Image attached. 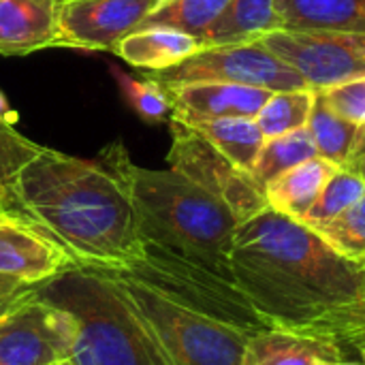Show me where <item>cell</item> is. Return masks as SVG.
<instances>
[{
    "mask_svg": "<svg viewBox=\"0 0 365 365\" xmlns=\"http://www.w3.org/2000/svg\"><path fill=\"white\" fill-rule=\"evenodd\" d=\"M60 365H68V364H60Z\"/></svg>",
    "mask_w": 365,
    "mask_h": 365,
    "instance_id": "cell-34",
    "label": "cell"
},
{
    "mask_svg": "<svg viewBox=\"0 0 365 365\" xmlns=\"http://www.w3.org/2000/svg\"><path fill=\"white\" fill-rule=\"evenodd\" d=\"M310 229L338 255L365 265V197L340 216Z\"/></svg>",
    "mask_w": 365,
    "mask_h": 365,
    "instance_id": "cell-26",
    "label": "cell"
},
{
    "mask_svg": "<svg viewBox=\"0 0 365 365\" xmlns=\"http://www.w3.org/2000/svg\"><path fill=\"white\" fill-rule=\"evenodd\" d=\"M68 365H71V364H68Z\"/></svg>",
    "mask_w": 365,
    "mask_h": 365,
    "instance_id": "cell-35",
    "label": "cell"
},
{
    "mask_svg": "<svg viewBox=\"0 0 365 365\" xmlns=\"http://www.w3.org/2000/svg\"><path fill=\"white\" fill-rule=\"evenodd\" d=\"M6 214H19V212H17L11 188L0 184V216H6Z\"/></svg>",
    "mask_w": 365,
    "mask_h": 365,
    "instance_id": "cell-30",
    "label": "cell"
},
{
    "mask_svg": "<svg viewBox=\"0 0 365 365\" xmlns=\"http://www.w3.org/2000/svg\"><path fill=\"white\" fill-rule=\"evenodd\" d=\"M259 43L293 66L314 92L365 77V34L282 28Z\"/></svg>",
    "mask_w": 365,
    "mask_h": 365,
    "instance_id": "cell-9",
    "label": "cell"
},
{
    "mask_svg": "<svg viewBox=\"0 0 365 365\" xmlns=\"http://www.w3.org/2000/svg\"><path fill=\"white\" fill-rule=\"evenodd\" d=\"M314 156H319L317 143H314L308 126H304V128L284 133L280 137L265 139V143L257 156V163L252 167V175L265 188V184H269L284 171H289Z\"/></svg>",
    "mask_w": 365,
    "mask_h": 365,
    "instance_id": "cell-21",
    "label": "cell"
},
{
    "mask_svg": "<svg viewBox=\"0 0 365 365\" xmlns=\"http://www.w3.org/2000/svg\"><path fill=\"white\" fill-rule=\"evenodd\" d=\"M120 92L128 107L148 124H160L169 122L173 115V103L165 86L150 77H135L128 73H122L120 68H111Z\"/></svg>",
    "mask_w": 365,
    "mask_h": 365,
    "instance_id": "cell-23",
    "label": "cell"
},
{
    "mask_svg": "<svg viewBox=\"0 0 365 365\" xmlns=\"http://www.w3.org/2000/svg\"><path fill=\"white\" fill-rule=\"evenodd\" d=\"M231 0H171L158 9L145 26H171L203 38Z\"/></svg>",
    "mask_w": 365,
    "mask_h": 365,
    "instance_id": "cell-24",
    "label": "cell"
},
{
    "mask_svg": "<svg viewBox=\"0 0 365 365\" xmlns=\"http://www.w3.org/2000/svg\"><path fill=\"white\" fill-rule=\"evenodd\" d=\"M274 30H282L276 0H231L201 41L205 47L250 43Z\"/></svg>",
    "mask_w": 365,
    "mask_h": 365,
    "instance_id": "cell-18",
    "label": "cell"
},
{
    "mask_svg": "<svg viewBox=\"0 0 365 365\" xmlns=\"http://www.w3.org/2000/svg\"><path fill=\"white\" fill-rule=\"evenodd\" d=\"M314 101H317V92L310 88L274 92L257 113L255 122L259 124L265 139L280 137L284 133L308 126V118L314 107Z\"/></svg>",
    "mask_w": 365,
    "mask_h": 365,
    "instance_id": "cell-22",
    "label": "cell"
},
{
    "mask_svg": "<svg viewBox=\"0 0 365 365\" xmlns=\"http://www.w3.org/2000/svg\"><path fill=\"white\" fill-rule=\"evenodd\" d=\"M45 148L24 137L15 122L0 120V184L11 186L19 171L34 160Z\"/></svg>",
    "mask_w": 365,
    "mask_h": 365,
    "instance_id": "cell-27",
    "label": "cell"
},
{
    "mask_svg": "<svg viewBox=\"0 0 365 365\" xmlns=\"http://www.w3.org/2000/svg\"><path fill=\"white\" fill-rule=\"evenodd\" d=\"M0 120H11V122H15V113L11 111V107H9V103H6V98H4L2 92H0Z\"/></svg>",
    "mask_w": 365,
    "mask_h": 365,
    "instance_id": "cell-31",
    "label": "cell"
},
{
    "mask_svg": "<svg viewBox=\"0 0 365 365\" xmlns=\"http://www.w3.org/2000/svg\"><path fill=\"white\" fill-rule=\"evenodd\" d=\"M64 0H0V56L53 47Z\"/></svg>",
    "mask_w": 365,
    "mask_h": 365,
    "instance_id": "cell-13",
    "label": "cell"
},
{
    "mask_svg": "<svg viewBox=\"0 0 365 365\" xmlns=\"http://www.w3.org/2000/svg\"><path fill=\"white\" fill-rule=\"evenodd\" d=\"M308 130L312 133V139L317 143V152L321 158L338 165L340 169L349 167L359 124L329 109L319 92H317V101L308 118Z\"/></svg>",
    "mask_w": 365,
    "mask_h": 365,
    "instance_id": "cell-20",
    "label": "cell"
},
{
    "mask_svg": "<svg viewBox=\"0 0 365 365\" xmlns=\"http://www.w3.org/2000/svg\"><path fill=\"white\" fill-rule=\"evenodd\" d=\"M101 272L122 289L171 365H242L248 342L272 329L231 278L152 246L137 263Z\"/></svg>",
    "mask_w": 365,
    "mask_h": 365,
    "instance_id": "cell-3",
    "label": "cell"
},
{
    "mask_svg": "<svg viewBox=\"0 0 365 365\" xmlns=\"http://www.w3.org/2000/svg\"><path fill=\"white\" fill-rule=\"evenodd\" d=\"M36 293L66 310L75 323L71 365H171L105 272L75 265Z\"/></svg>",
    "mask_w": 365,
    "mask_h": 365,
    "instance_id": "cell-5",
    "label": "cell"
},
{
    "mask_svg": "<svg viewBox=\"0 0 365 365\" xmlns=\"http://www.w3.org/2000/svg\"><path fill=\"white\" fill-rule=\"evenodd\" d=\"M13 302H15V299H9V297H0V314H2V312H4V310H6V308H9V306L13 304Z\"/></svg>",
    "mask_w": 365,
    "mask_h": 365,
    "instance_id": "cell-33",
    "label": "cell"
},
{
    "mask_svg": "<svg viewBox=\"0 0 365 365\" xmlns=\"http://www.w3.org/2000/svg\"><path fill=\"white\" fill-rule=\"evenodd\" d=\"M284 30L365 34V0H276Z\"/></svg>",
    "mask_w": 365,
    "mask_h": 365,
    "instance_id": "cell-17",
    "label": "cell"
},
{
    "mask_svg": "<svg viewBox=\"0 0 365 365\" xmlns=\"http://www.w3.org/2000/svg\"><path fill=\"white\" fill-rule=\"evenodd\" d=\"M68 267L71 255L21 214L0 216V297L32 293Z\"/></svg>",
    "mask_w": 365,
    "mask_h": 365,
    "instance_id": "cell-10",
    "label": "cell"
},
{
    "mask_svg": "<svg viewBox=\"0 0 365 365\" xmlns=\"http://www.w3.org/2000/svg\"><path fill=\"white\" fill-rule=\"evenodd\" d=\"M120 139L96 158L45 148L11 182L17 212L64 248L77 267L122 269L145 255Z\"/></svg>",
    "mask_w": 365,
    "mask_h": 365,
    "instance_id": "cell-2",
    "label": "cell"
},
{
    "mask_svg": "<svg viewBox=\"0 0 365 365\" xmlns=\"http://www.w3.org/2000/svg\"><path fill=\"white\" fill-rule=\"evenodd\" d=\"M323 365H365V359H359V361H351V359H331V361H325Z\"/></svg>",
    "mask_w": 365,
    "mask_h": 365,
    "instance_id": "cell-32",
    "label": "cell"
},
{
    "mask_svg": "<svg viewBox=\"0 0 365 365\" xmlns=\"http://www.w3.org/2000/svg\"><path fill=\"white\" fill-rule=\"evenodd\" d=\"M169 128L173 139L167 160L173 171L225 203L237 222H244L267 207L265 188L250 171L237 167L192 126L169 120Z\"/></svg>",
    "mask_w": 365,
    "mask_h": 365,
    "instance_id": "cell-7",
    "label": "cell"
},
{
    "mask_svg": "<svg viewBox=\"0 0 365 365\" xmlns=\"http://www.w3.org/2000/svg\"><path fill=\"white\" fill-rule=\"evenodd\" d=\"M171 103L173 115L171 120L192 124L201 120L216 118H257L261 107L274 94L272 90L225 83V81H197L184 86H165Z\"/></svg>",
    "mask_w": 365,
    "mask_h": 365,
    "instance_id": "cell-12",
    "label": "cell"
},
{
    "mask_svg": "<svg viewBox=\"0 0 365 365\" xmlns=\"http://www.w3.org/2000/svg\"><path fill=\"white\" fill-rule=\"evenodd\" d=\"M338 169H340L338 165H334L321 156H314V158L284 171L282 175H278L276 180L265 184L267 207L278 214H284L289 218L302 220L308 214V210L314 205V201L319 199L327 180Z\"/></svg>",
    "mask_w": 365,
    "mask_h": 365,
    "instance_id": "cell-16",
    "label": "cell"
},
{
    "mask_svg": "<svg viewBox=\"0 0 365 365\" xmlns=\"http://www.w3.org/2000/svg\"><path fill=\"white\" fill-rule=\"evenodd\" d=\"M73 340L71 314L36 291L17 297L0 314V365L68 364Z\"/></svg>",
    "mask_w": 365,
    "mask_h": 365,
    "instance_id": "cell-8",
    "label": "cell"
},
{
    "mask_svg": "<svg viewBox=\"0 0 365 365\" xmlns=\"http://www.w3.org/2000/svg\"><path fill=\"white\" fill-rule=\"evenodd\" d=\"M342 357L344 346L338 342L269 329L248 342L242 365H323Z\"/></svg>",
    "mask_w": 365,
    "mask_h": 365,
    "instance_id": "cell-15",
    "label": "cell"
},
{
    "mask_svg": "<svg viewBox=\"0 0 365 365\" xmlns=\"http://www.w3.org/2000/svg\"><path fill=\"white\" fill-rule=\"evenodd\" d=\"M199 130L212 145H216L227 158H231L237 167L252 173L257 156L265 143V137L255 122V118H216V120H201L188 124Z\"/></svg>",
    "mask_w": 365,
    "mask_h": 365,
    "instance_id": "cell-19",
    "label": "cell"
},
{
    "mask_svg": "<svg viewBox=\"0 0 365 365\" xmlns=\"http://www.w3.org/2000/svg\"><path fill=\"white\" fill-rule=\"evenodd\" d=\"M171 0H64L53 47L113 51Z\"/></svg>",
    "mask_w": 365,
    "mask_h": 365,
    "instance_id": "cell-11",
    "label": "cell"
},
{
    "mask_svg": "<svg viewBox=\"0 0 365 365\" xmlns=\"http://www.w3.org/2000/svg\"><path fill=\"white\" fill-rule=\"evenodd\" d=\"M229 274L278 331L342 344L365 325V265L269 207L237 225Z\"/></svg>",
    "mask_w": 365,
    "mask_h": 365,
    "instance_id": "cell-1",
    "label": "cell"
},
{
    "mask_svg": "<svg viewBox=\"0 0 365 365\" xmlns=\"http://www.w3.org/2000/svg\"><path fill=\"white\" fill-rule=\"evenodd\" d=\"M126 178L145 246L231 278L229 250L240 222L225 203L182 173L137 167L130 156Z\"/></svg>",
    "mask_w": 365,
    "mask_h": 365,
    "instance_id": "cell-4",
    "label": "cell"
},
{
    "mask_svg": "<svg viewBox=\"0 0 365 365\" xmlns=\"http://www.w3.org/2000/svg\"><path fill=\"white\" fill-rule=\"evenodd\" d=\"M342 346H344V349H353V351L359 355V359H365V325L357 327V329L351 331L349 336H344Z\"/></svg>",
    "mask_w": 365,
    "mask_h": 365,
    "instance_id": "cell-29",
    "label": "cell"
},
{
    "mask_svg": "<svg viewBox=\"0 0 365 365\" xmlns=\"http://www.w3.org/2000/svg\"><path fill=\"white\" fill-rule=\"evenodd\" d=\"M319 94L338 115L355 124H365V77L319 90Z\"/></svg>",
    "mask_w": 365,
    "mask_h": 365,
    "instance_id": "cell-28",
    "label": "cell"
},
{
    "mask_svg": "<svg viewBox=\"0 0 365 365\" xmlns=\"http://www.w3.org/2000/svg\"><path fill=\"white\" fill-rule=\"evenodd\" d=\"M203 47L205 45L201 38L184 30L171 26H143L124 36L111 53L141 73H156L184 62Z\"/></svg>",
    "mask_w": 365,
    "mask_h": 365,
    "instance_id": "cell-14",
    "label": "cell"
},
{
    "mask_svg": "<svg viewBox=\"0 0 365 365\" xmlns=\"http://www.w3.org/2000/svg\"><path fill=\"white\" fill-rule=\"evenodd\" d=\"M160 86H184L197 81H225L263 88L272 92H289L308 88L299 73L284 60L274 56L263 43H235V45H212L203 47L184 62L156 71L143 73Z\"/></svg>",
    "mask_w": 365,
    "mask_h": 365,
    "instance_id": "cell-6",
    "label": "cell"
},
{
    "mask_svg": "<svg viewBox=\"0 0 365 365\" xmlns=\"http://www.w3.org/2000/svg\"><path fill=\"white\" fill-rule=\"evenodd\" d=\"M365 197V180L351 169H338L325 184V188L321 190L319 199L314 201V205L308 210V214L299 220L308 227L319 225V222H327L336 216H340L342 212H346L349 207H353L359 199Z\"/></svg>",
    "mask_w": 365,
    "mask_h": 365,
    "instance_id": "cell-25",
    "label": "cell"
}]
</instances>
